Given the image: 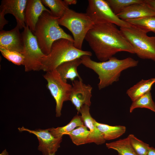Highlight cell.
Returning a JSON list of instances; mask_svg holds the SVG:
<instances>
[{
    "label": "cell",
    "mask_w": 155,
    "mask_h": 155,
    "mask_svg": "<svg viewBox=\"0 0 155 155\" xmlns=\"http://www.w3.org/2000/svg\"><path fill=\"white\" fill-rule=\"evenodd\" d=\"M137 108H145L155 112V103L153 101L151 93L149 91L132 101L129 108L131 113Z\"/></svg>",
    "instance_id": "obj_23"
},
{
    "label": "cell",
    "mask_w": 155,
    "mask_h": 155,
    "mask_svg": "<svg viewBox=\"0 0 155 155\" xmlns=\"http://www.w3.org/2000/svg\"><path fill=\"white\" fill-rule=\"evenodd\" d=\"M145 1L155 11V0H145Z\"/></svg>",
    "instance_id": "obj_30"
},
{
    "label": "cell",
    "mask_w": 155,
    "mask_h": 155,
    "mask_svg": "<svg viewBox=\"0 0 155 155\" xmlns=\"http://www.w3.org/2000/svg\"><path fill=\"white\" fill-rule=\"evenodd\" d=\"M43 77L47 81L46 87L56 102V116L59 117L61 115L63 102L70 100L72 86L63 81L56 69L46 72Z\"/></svg>",
    "instance_id": "obj_9"
},
{
    "label": "cell",
    "mask_w": 155,
    "mask_h": 155,
    "mask_svg": "<svg viewBox=\"0 0 155 155\" xmlns=\"http://www.w3.org/2000/svg\"><path fill=\"white\" fill-rule=\"evenodd\" d=\"M59 25L67 28L71 33L74 46L82 50L87 33L94 25L86 13H79L68 9L58 20Z\"/></svg>",
    "instance_id": "obj_5"
},
{
    "label": "cell",
    "mask_w": 155,
    "mask_h": 155,
    "mask_svg": "<svg viewBox=\"0 0 155 155\" xmlns=\"http://www.w3.org/2000/svg\"><path fill=\"white\" fill-rule=\"evenodd\" d=\"M94 122L103 134L105 140L118 138L123 134L126 131V127L124 126H111L98 122L94 119Z\"/></svg>",
    "instance_id": "obj_19"
},
{
    "label": "cell",
    "mask_w": 155,
    "mask_h": 155,
    "mask_svg": "<svg viewBox=\"0 0 155 155\" xmlns=\"http://www.w3.org/2000/svg\"><path fill=\"white\" fill-rule=\"evenodd\" d=\"M81 64V60L80 58H78L61 64L55 69L65 82H67L68 79L72 82L76 78L82 80L77 71L78 67Z\"/></svg>",
    "instance_id": "obj_17"
},
{
    "label": "cell",
    "mask_w": 155,
    "mask_h": 155,
    "mask_svg": "<svg viewBox=\"0 0 155 155\" xmlns=\"http://www.w3.org/2000/svg\"><path fill=\"white\" fill-rule=\"evenodd\" d=\"M85 55L91 56L92 53L76 48L73 41L65 39L58 40L53 44L50 53L42 58L40 70L46 72L53 71L64 62Z\"/></svg>",
    "instance_id": "obj_4"
},
{
    "label": "cell",
    "mask_w": 155,
    "mask_h": 155,
    "mask_svg": "<svg viewBox=\"0 0 155 155\" xmlns=\"http://www.w3.org/2000/svg\"><path fill=\"white\" fill-rule=\"evenodd\" d=\"M90 57L87 55L82 56L80 58L82 64L97 74L99 90L118 81L122 71L137 66L139 63L138 61L130 57L119 59L113 57L106 61L97 62L92 60Z\"/></svg>",
    "instance_id": "obj_2"
},
{
    "label": "cell",
    "mask_w": 155,
    "mask_h": 155,
    "mask_svg": "<svg viewBox=\"0 0 155 155\" xmlns=\"http://www.w3.org/2000/svg\"><path fill=\"white\" fill-rule=\"evenodd\" d=\"M20 131H26L34 135L39 142L38 150L41 151L44 155H49L55 153L60 147L62 138H57L54 137L47 129H37L32 130L22 126L19 127Z\"/></svg>",
    "instance_id": "obj_10"
},
{
    "label": "cell",
    "mask_w": 155,
    "mask_h": 155,
    "mask_svg": "<svg viewBox=\"0 0 155 155\" xmlns=\"http://www.w3.org/2000/svg\"><path fill=\"white\" fill-rule=\"evenodd\" d=\"M155 83V78L147 80L142 79L128 89L126 93L132 101L147 92L150 91Z\"/></svg>",
    "instance_id": "obj_18"
},
{
    "label": "cell",
    "mask_w": 155,
    "mask_h": 155,
    "mask_svg": "<svg viewBox=\"0 0 155 155\" xmlns=\"http://www.w3.org/2000/svg\"><path fill=\"white\" fill-rule=\"evenodd\" d=\"M85 40L100 61H106L120 52L135 54L132 46L113 23L94 25Z\"/></svg>",
    "instance_id": "obj_1"
},
{
    "label": "cell",
    "mask_w": 155,
    "mask_h": 155,
    "mask_svg": "<svg viewBox=\"0 0 155 155\" xmlns=\"http://www.w3.org/2000/svg\"><path fill=\"white\" fill-rule=\"evenodd\" d=\"M130 144L138 155H147L150 148L149 145L130 134L128 136Z\"/></svg>",
    "instance_id": "obj_27"
},
{
    "label": "cell",
    "mask_w": 155,
    "mask_h": 155,
    "mask_svg": "<svg viewBox=\"0 0 155 155\" xmlns=\"http://www.w3.org/2000/svg\"><path fill=\"white\" fill-rule=\"evenodd\" d=\"M90 134L89 131L84 125L78 127L66 135H69L74 144L78 146L88 143Z\"/></svg>",
    "instance_id": "obj_24"
},
{
    "label": "cell",
    "mask_w": 155,
    "mask_h": 155,
    "mask_svg": "<svg viewBox=\"0 0 155 155\" xmlns=\"http://www.w3.org/2000/svg\"><path fill=\"white\" fill-rule=\"evenodd\" d=\"M55 153L51 154H49V155H55Z\"/></svg>",
    "instance_id": "obj_33"
},
{
    "label": "cell",
    "mask_w": 155,
    "mask_h": 155,
    "mask_svg": "<svg viewBox=\"0 0 155 155\" xmlns=\"http://www.w3.org/2000/svg\"><path fill=\"white\" fill-rule=\"evenodd\" d=\"M89 106L83 105L81 107L80 113L81 115V118L84 125L89 129L90 134L88 140V143H94L97 145L104 143L106 140L101 132L95 125L94 119L90 112Z\"/></svg>",
    "instance_id": "obj_16"
},
{
    "label": "cell",
    "mask_w": 155,
    "mask_h": 155,
    "mask_svg": "<svg viewBox=\"0 0 155 155\" xmlns=\"http://www.w3.org/2000/svg\"><path fill=\"white\" fill-rule=\"evenodd\" d=\"M84 124L82 120L81 116L76 115L72 119L70 122L66 125L57 128H51L47 129L55 137L62 138L63 135L71 132L75 128Z\"/></svg>",
    "instance_id": "obj_20"
},
{
    "label": "cell",
    "mask_w": 155,
    "mask_h": 155,
    "mask_svg": "<svg viewBox=\"0 0 155 155\" xmlns=\"http://www.w3.org/2000/svg\"><path fill=\"white\" fill-rule=\"evenodd\" d=\"M0 48L22 54L23 49V40L20 29L16 26L8 31H0Z\"/></svg>",
    "instance_id": "obj_13"
},
{
    "label": "cell",
    "mask_w": 155,
    "mask_h": 155,
    "mask_svg": "<svg viewBox=\"0 0 155 155\" xmlns=\"http://www.w3.org/2000/svg\"><path fill=\"white\" fill-rule=\"evenodd\" d=\"M23 40L22 54L24 58L25 71L40 70L41 60L45 55L38 45L36 38L28 27L26 26L22 33Z\"/></svg>",
    "instance_id": "obj_7"
},
{
    "label": "cell",
    "mask_w": 155,
    "mask_h": 155,
    "mask_svg": "<svg viewBox=\"0 0 155 155\" xmlns=\"http://www.w3.org/2000/svg\"><path fill=\"white\" fill-rule=\"evenodd\" d=\"M119 29L139 58L155 61V36H148L147 32L132 25Z\"/></svg>",
    "instance_id": "obj_6"
},
{
    "label": "cell",
    "mask_w": 155,
    "mask_h": 155,
    "mask_svg": "<svg viewBox=\"0 0 155 155\" xmlns=\"http://www.w3.org/2000/svg\"><path fill=\"white\" fill-rule=\"evenodd\" d=\"M147 155H155V148L150 147Z\"/></svg>",
    "instance_id": "obj_32"
},
{
    "label": "cell",
    "mask_w": 155,
    "mask_h": 155,
    "mask_svg": "<svg viewBox=\"0 0 155 155\" xmlns=\"http://www.w3.org/2000/svg\"><path fill=\"white\" fill-rule=\"evenodd\" d=\"M88 2L86 13L94 25L111 23L120 28L130 26V24L120 19L114 13L106 0H89Z\"/></svg>",
    "instance_id": "obj_8"
},
{
    "label": "cell",
    "mask_w": 155,
    "mask_h": 155,
    "mask_svg": "<svg viewBox=\"0 0 155 155\" xmlns=\"http://www.w3.org/2000/svg\"><path fill=\"white\" fill-rule=\"evenodd\" d=\"M72 84L70 101L79 113L83 105H91L92 88L89 84H84L82 80H75L72 82Z\"/></svg>",
    "instance_id": "obj_11"
},
{
    "label": "cell",
    "mask_w": 155,
    "mask_h": 155,
    "mask_svg": "<svg viewBox=\"0 0 155 155\" xmlns=\"http://www.w3.org/2000/svg\"><path fill=\"white\" fill-rule=\"evenodd\" d=\"M0 51L2 55L9 61L18 65H24V58L21 53L2 48H0Z\"/></svg>",
    "instance_id": "obj_28"
},
{
    "label": "cell",
    "mask_w": 155,
    "mask_h": 155,
    "mask_svg": "<svg viewBox=\"0 0 155 155\" xmlns=\"http://www.w3.org/2000/svg\"><path fill=\"white\" fill-rule=\"evenodd\" d=\"M125 21L147 33L152 32L155 34V16L129 20Z\"/></svg>",
    "instance_id": "obj_25"
},
{
    "label": "cell",
    "mask_w": 155,
    "mask_h": 155,
    "mask_svg": "<svg viewBox=\"0 0 155 155\" xmlns=\"http://www.w3.org/2000/svg\"><path fill=\"white\" fill-rule=\"evenodd\" d=\"M154 36L155 37V36Z\"/></svg>",
    "instance_id": "obj_34"
},
{
    "label": "cell",
    "mask_w": 155,
    "mask_h": 155,
    "mask_svg": "<svg viewBox=\"0 0 155 155\" xmlns=\"http://www.w3.org/2000/svg\"><path fill=\"white\" fill-rule=\"evenodd\" d=\"M63 1L68 6L70 5H75L77 2V1L76 0H64Z\"/></svg>",
    "instance_id": "obj_31"
},
{
    "label": "cell",
    "mask_w": 155,
    "mask_h": 155,
    "mask_svg": "<svg viewBox=\"0 0 155 155\" xmlns=\"http://www.w3.org/2000/svg\"><path fill=\"white\" fill-rule=\"evenodd\" d=\"M5 15L3 12L0 11V31L3 30V28L4 26L7 24L8 21L6 20L5 18Z\"/></svg>",
    "instance_id": "obj_29"
},
{
    "label": "cell",
    "mask_w": 155,
    "mask_h": 155,
    "mask_svg": "<svg viewBox=\"0 0 155 155\" xmlns=\"http://www.w3.org/2000/svg\"><path fill=\"white\" fill-rule=\"evenodd\" d=\"M59 18L52 16L51 12L44 11L36 26L33 34L39 47L46 55L50 53L53 44L57 40L65 39L74 42L73 38L60 26Z\"/></svg>",
    "instance_id": "obj_3"
},
{
    "label": "cell",
    "mask_w": 155,
    "mask_h": 155,
    "mask_svg": "<svg viewBox=\"0 0 155 155\" xmlns=\"http://www.w3.org/2000/svg\"><path fill=\"white\" fill-rule=\"evenodd\" d=\"M27 0H3L1 1L0 11L5 15H13L15 18L17 26L20 29L26 26L25 12Z\"/></svg>",
    "instance_id": "obj_12"
},
{
    "label": "cell",
    "mask_w": 155,
    "mask_h": 155,
    "mask_svg": "<svg viewBox=\"0 0 155 155\" xmlns=\"http://www.w3.org/2000/svg\"><path fill=\"white\" fill-rule=\"evenodd\" d=\"M44 11L51 12L41 0H27L25 12V23L33 33L40 17Z\"/></svg>",
    "instance_id": "obj_14"
},
{
    "label": "cell",
    "mask_w": 155,
    "mask_h": 155,
    "mask_svg": "<svg viewBox=\"0 0 155 155\" xmlns=\"http://www.w3.org/2000/svg\"><path fill=\"white\" fill-rule=\"evenodd\" d=\"M120 19L127 20L155 16V11L145 1L126 7L117 15Z\"/></svg>",
    "instance_id": "obj_15"
},
{
    "label": "cell",
    "mask_w": 155,
    "mask_h": 155,
    "mask_svg": "<svg viewBox=\"0 0 155 155\" xmlns=\"http://www.w3.org/2000/svg\"><path fill=\"white\" fill-rule=\"evenodd\" d=\"M44 5L49 7L51 14L53 16L60 18L69 9L64 1L62 0H41Z\"/></svg>",
    "instance_id": "obj_22"
},
{
    "label": "cell",
    "mask_w": 155,
    "mask_h": 155,
    "mask_svg": "<svg viewBox=\"0 0 155 155\" xmlns=\"http://www.w3.org/2000/svg\"><path fill=\"white\" fill-rule=\"evenodd\" d=\"M114 13L117 15L131 5L143 2V0H106Z\"/></svg>",
    "instance_id": "obj_26"
},
{
    "label": "cell",
    "mask_w": 155,
    "mask_h": 155,
    "mask_svg": "<svg viewBox=\"0 0 155 155\" xmlns=\"http://www.w3.org/2000/svg\"><path fill=\"white\" fill-rule=\"evenodd\" d=\"M106 145L108 148L117 151L119 155H138L130 144L128 137Z\"/></svg>",
    "instance_id": "obj_21"
}]
</instances>
